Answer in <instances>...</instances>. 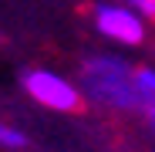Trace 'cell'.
Wrapping results in <instances>:
<instances>
[{"instance_id":"2","label":"cell","mask_w":155,"mask_h":152,"mask_svg":"<svg viewBox=\"0 0 155 152\" xmlns=\"http://www.w3.org/2000/svg\"><path fill=\"white\" fill-rule=\"evenodd\" d=\"M20 85L27 91V98H34L41 108L61 112V115H74L84 105L81 85L64 78V74H58V71H47V68H27L20 74Z\"/></svg>"},{"instance_id":"6","label":"cell","mask_w":155,"mask_h":152,"mask_svg":"<svg viewBox=\"0 0 155 152\" xmlns=\"http://www.w3.org/2000/svg\"><path fill=\"white\" fill-rule=\"evenodd\" d=\"M121 4H128V7H135L148 24H155V0H121Z\"/></svg>"},{"instance_id":"5","label":"cell","mask_w":155,"mask_h":152,"mask_svg":"<svg viewBox=\"0 0 155 152\" xmlns=\"http://www.w3.org/2000/svg\"><path fill=\"white\" fill-rule=\"evenodd\" d=\"M0 145L4 149H27V135H24L20 129H14V125L0 122Z\"/></svg>"},{"instance_id":"4","label":"cell","mask_w":155,"mask_h":152,"mask_svg":"<svg viewBox=\"0 0 155 152\" xmlns=\"http://www.w3.org/2000/svg\"><path fill=\"white\" fill-rule=\"evenodd\" d=\"M135 88H138V112L155 132V68L152 64H135Z\"/></svg>"},{"instance_id":"1","label":"cell","mask_w":155,"mask_h":152,"mask_svg":"<svg viewBox=\"0 0 155 152\" xmlns=\"http://www.w3.org/2000/svg\"><path fill=\"white\" fill-rule=\"evenodd\" d=\"M84 98L108 112H138V88H135V64L118 54H94L81 64L78 74Z\"/></svg>"},{"instance_id":"3","label":"cell","mask_w":155,"mask_h":152,"mask_svg":"<svg viewBox=\"0 0 155 152\" xmlns=\"http://www.w3.org/2000/svg\"><path fill=\"white\" fill-rule=\"evenodd\" d=\"M91 24L105 41H115L121 47H138L148 37V20L135 7L121 4V0H98V4H91Z\"/></svg>"}]
</instances>
